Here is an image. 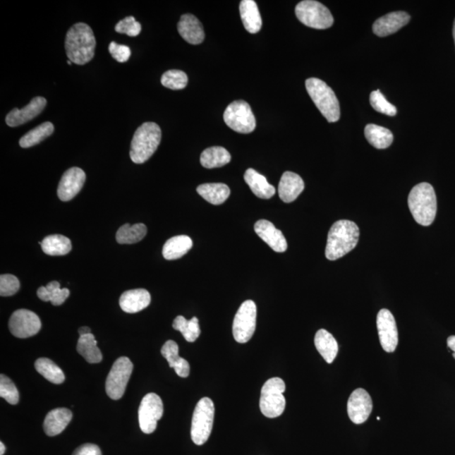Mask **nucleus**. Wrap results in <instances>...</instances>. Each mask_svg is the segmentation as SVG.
I'll list each match as a JSON object with an SVG mask.
<instances>
[{"instance_id": "nucleus-1", "label": "nucleus", "mask_w": 455, "mask_h": 455, "mask_svg": "<svg viewBox=\"0 0 455 455\" xmlns=\"http://www.w3.org/2000/svg\"><path fill=\"white\" fill-rule=\"evenodd\" d=\"M95 35L90 25L76 23L68 30L65 39V49L68 60L78 65H84L92 60L95 56Z\"/></svg>"}, {"instance_id": "nucleus-2", "label": "nucleus", "mask_w": 455, "mask_h": 455, "mask_svg": "<svg viewBox=\"0 0 455 455\" xmlns=\"http://www.w3.org/2000/svg\"><path fill=\"white\" fill-rule=\"evenodd\" d=\"M359 229L350 220H339L328 233L326 257L330 261L344 257L358 245Z\"/></svg>"}, {"instance_id": "nucleus-3", "label": "nucleus", "mask_w": 455, "mask_h": 455, "mask_svg": "<svg viewBox=\"0 0 455 455\" xmlns=\"http://www.w3.org/2000/svg\"><path fill=\"white\" fill-rule=\"evenodd\" d=\"M408 206L415 222L423 226L431 225L437 214V198L432 186L426 182L415 186L409 194Z\"/></svg>"}, {"instance_id": "nucleus-4", "label": "nucleus", "mask_w": 455, "mask_h": 455, "mask_svg": "<svg viewBox=\"0 0 455 455\" xmlns=\"http://www.w3.org/2000/svg\"><path fill=\"white\" fill-rule=\"evenodd\" d=\"M162 129L154 123L142 124L134 133L130 150V158L135 164L149 160L157 150L162 141Z\"/></svg>"}, {"instance_id": "nucleus-5", "label": "nucleus", "mask_w": 455, "mask_h": 455, "mask_svg": "<svg viewBox=\"0 0 455 455\" xmlns=\"http://www.w3.org/2000/svg\"><path fill=\"white\" fill-rule=\"evenodd\" d=\"M305 86L312 101L329 123H336L339 120L341 115L339 102L330 86L316 78L308 79L305 81Z\"/></svg>"}, {"instance_id": "nucleus-6", "label": "nucleus", "mask_w": 455, "mask_h": 455, "mask_svg": "<svg viewBox=\"0 0 455 455\" xmlns=\"http://www.w3.org/2000/svg\"><path fill=\"white\" fill-rule=\"evenodd\" d=\"M215 408L214 402L209 397H203L195 407L190 437L193 443L202 445L209 440L214 426Z\"/></svg>"}, {"instance_id": "nucleus-7", "label": "nucleus", "mask_w": 455, "mask_h": 455, "mask_svg": "<svg viewBox=\"0 0 455 455\" xmlns=\"http://www.w3.org/2000/svg\"><path fill=\"white\" fill-rule=\"evenodd\" d=\"M285 389L284 381L280 378H272L264 384L260 398V409L265 417L276 418L284 413L286 407Z\"/></svg>"}, {"instance_id": "nucleus-8", "label": "nucleus", "mask_w": 455, "mask_h": 455, "mask_svg": "<svg viewBox=\"0 0 455 455\" xmlns=\"http://www.w3.org/2000/svg\"><path fill=\"white\" fill-rule=\"evenodd\" d=\"M296 14L301 23L314 29L330 28L334 23L330 11L324 4L314 0H305L298 3Z\"/></svg>"}, {"instance_id": "nucleus-9", "label": "nucleus", "mask_w": 455, "mask_h": 455, "mask_svg": "<svg viewBox=\"0 0 455 455\" xmlns=\"http://www.w3.org/2000/svg\"><path fill=\"white\" fill-rule=\"evenodd\" d=\"M224 123L237 133H253L257 126L253 110L245 101H236L229 105L224 114Z\"/></svg>"}, {"instance_id": "nucleus-10", "label": "nucleus", "mask_w": 455, "mask_h": 455, "mask_svg": "<svg viewBox=\"0 0 455 455\" xmlns=\"http://www.w3.org/2000/svg\"><path fill=\"white\" fill-rule=\"evenodd\" d=\"M257 305L246 301L238 310L233 322V336L239 344H246L254 335L257 326Z\"/></svg>"}, {"instance_id": "nucleus-11", "label": "nucleus", "mask_w": 455, "mask_h": 455, "mask_svg": "<svg viewBox=\"0 0 455 455\" xmlns=\"http://www.w3.org/2000/svg\"><path fill=\"white\" fill-rule=\"evenodd\" d=\"M133 370V364L127 357H121L114 363L106 382L107 394L112 400L123 396Z\"/></svg>"}, {"instance_id": "nucleus-12", "label": "nucleus", "mask_w": 455, "mask_h": 455, "mask_svg": "<svg viewBox=\"0 0 455 455\" xmlns=\"http://www.w3.org/2000/svg\"><path fill=\"white\" fill-rule=\"evenodd\" d=\"M164 406L162 398L154 393H149L142 398L138 409V421L142 432L150 435L157 427V423L162 419Z\"/></svg>"}, {"instance_id": "nucleus-13", "label": "nucleus", "mask_w": 455, "mask_h": 455, "mask_svg": "<svg viewBox=\"0 0 455 455\" xmlns=\"http://www.w3.org/2000/svg\"><path fill=\"white\" fill-rule=\"evenodd\" d=\"M41 327V320L37 315L28 310L15 311L8 322V328L12 335L18 338H28L37 335Z\"/></svg>"}, {"instance_id": "nucleus-14", "label": "nucleus", "mask_w": 455, "mask_h": 455, "mask_svg": "<svg viewBox=\"0 0 455 455\" xmlns=\"http://www.w3.org/2000/svg\"><path fill=\"white\" fill-rule=\"evenodd\" d=\"M377 328L381 346L385 352L393 353L398 345V330L396 320L391 311L380 310L377 315Z\"/></svg>"}, {"instance_id": "nucleus-15", "label": "nucleus", "mask_w": 455, "mask_h": 455, "mask_svg": "<svg viewBox=\"0 0 455 455\" xmlns=\"http://www.w3.org/2000/svg\"><path fill=\"white\" fill-rule=\"evenodd\" d=\"M372 410V401L370 394L361 388L355 389L348 402V413L351 421L355 424L365 423Z\"/></svg>"}, {"instance_id": "nucleus-16", "label": "nucleus", "mask_w": 455, "mask_h": 455, "mask_svg": "<svg viewBox=\"0 0 455 455\" xmlns=\"http://www.w3.org/2000/svg\"><path fill=\"white\" fill-rule=\"evenodd\" d=\"M85 179V173L80 168L73 167L65 171L58 188V196L60 200L63 202L72 200L83 188Z\"/></svg>"}, {"instance_id": "nucleus-17", "label": "nucleus", "mask_w": 455, "mask_h": 455, "mask_svg": "<svg viewBox=\"0 0 455 455\" xmlns=\"http://www.w3.org/2000/svg\"><path fill=\"white\" fill-rule=\"evenodd\" d=\"M47 106V99L44 97H35L30 101L28 106L23 109H13L6 116V123L11 128L18 127L28 123L29 121L36 118L44 110Z\"/></svg>"}, {"instance_id": "nucleus-18", "label": "nucleus", "mask_w": 455, "mask_h": 455, "mask_svg": "<svg viewBox=\"0 0 455 455\" xmlns=\"http://www.w3.org/2000/svg\"><path fill=\"white\" fill-rule=\"evenodd\" d=\"M255 231L276 253H284L288 249V243L283 233L277 229L270 221L266 219L257 221L255 224Z\"/></svg>"}, {"instance_id": "nucleus-19", "label": "nucleus", "mask_w": 455, "mask_h": 455, "mask_svg": "<svg viewBox=\"0 0 455 455\" xmlns=\"http://www.w3.org/2000/svg\"><path fill=\"white\" fill-rule=\"evenodd\" d=\"M411 16L404 11H396L380 17L372 25V30L377 36L384 37L398 32L409 23Z\"/></svg>"}, {"instance_id": "nucleus-20", "label": "nucleus", "mask_w": 455, "mask_h": 455, "mask_svg": "<svg viewBox=\"0 0 455 455\" xmlns=\"http://www.w3.org/2000/svg\"><path fill=\"white\" fill-rule=\"evenodd\" d=\"M177 28H178V32L181 37L190 44H201L205 40V33L202 25L193 15L182 16Z\"/></svg>"}, {"instance_id": "nucleus-21", "label": "nucleus", "mask_w": 455, "mask_h": 455, "mask_svg": "<svg viewBox=\"0 0 455 455\" xmlns=\"http://www.w3.org/2000/svg\"><path fill=\"white\" fill-rule=\"evenodd\" d=\"M303 189H305V182L296 173L286 171L281 176L279 186L281 200L287 203L296 201Z\"/></svg>"}, {"instance_id": "nucleus-22", "label": "nucleus", "mask_w": 455, "mask_h": 455, "mask_svg": "<svg viewBox=\"0 0 455 455\" xmlns=\"http://www.w3.org/2000/svg\"><path fill=\"white\" fill-rule=\"evenodd\" d=\"M150 294L146 289H138L128 290L121 294L120 307L126 313H138L150 305Z\"/></svg>"}, {"instance_id": "nucleus-23", "label": "nucleus", "mask_w": 455, "mask_h": 455, "mask_svg": "<svg viewBox=\"0 0 455 455\" xmlns=\"http://www.w3.org/2000/svg\"><path fill=\"white\" fill-rule=\"evenodd\" d=\"M73 414L67 408H58L51 411L44 420L43 428L47 436L54 437L60 435L69 423L71 422Z\"/></svg>"}, {"instance_id": "nucleus-24", "label": "nucleus", "mask_w": 455, "mask_h": 455, "mask_svg": "<svg viewBox=\"0 0 455 455\" xmlns=\"http://www.w3.org/2000/svg\"><path fill=\"white\" fill-rule=\"evenodd\" d=\"M240 13L247 32L255 34L261 30L262 20L257 3L253 0H243L240 4Z\"/></svg>"}, {"instance_id": "nucleus-25", "label": "nucleus", "mask_w": 455, "mask_h": 455, "mask_svg": "<svg viewBox=\"0 0 455 455\" xmlns=\"http://www.w3.org/2000/svg\"><path fill=\"white\" fill-rule=\"evenodd\" d=\"M244 178L250 190L259 198L270 199L274 196L276 193L274 186L268 183L266 177L260 174L254 169H248L245 173Z\"/></svg>"}, {"instance_id": "nucleus-26", "label": "nucleus", "mask_w": 455, "mask_h": 455, "mask_svg": "<svg viewBox=\"0 0 455 455\" xmlns=\"http://www.w3.org/2000/svg\"><path fill=\"white\" fill-rule=\"evenodd\" d=\"M315 345L319 353L322 355L324 361L332 363L338 353V344L335 337L324 329H320L315 334Z\"/></svg>"}, {"instance_id": "nucleus-27", "label": "nucleus", "mask_w": 455, "mask_h": 455, "mask_svg": "<svg viewBox=\"0 0 455 455\" xmlns=\"http://www.w3.org/2000/svg\"><path fill=\"white\" fill-rule=\"evenodd\" d=\"M193 243L188 236H178L169 239L163 247V257L168 261L179 259L192 249Z\"/></svg>"}, {"instance_id": "nucleus-28", "label": "nucleus", "mask_w": 455, "mask_h": 455, "mask_svg": "<svg viewBox=\"0 0 455 455\" xmlns=\"http://www.w3.org/2000/svg\"><path fill=\"white\" fill-rule=\"evenodd\" d=\"M197 192L207 202L214 205H222L231 195V189L223 183H207L198 186Z\"/></svg>"}, {"instance_id": "nucleus-29", "label": "nucleus", "mask_w": 455, "mask_h": 455, "mask_svg": "<svg viewBox=\"0 0 455 455\" xmlns=\"http://www.w3.org/2000/svg\"><path fill=\"white\" fill-rule=\"evenodd\" d=\"M367 140L376 149L383 150L391 146L394 137L389 129L375 124H368L364 130Z\"/></svg>"}, {"instance_id": "nucleus-30", "label": "nucleus", "mask_w": 455, "mask_h": 455, "mask_svg": "<svg viewBox=\"0 0 455 455\" xmlns=\"http://www.w3.org/2000/svg\"><path fill=\"white\" fill-rule=\"evenodd\" d=\"M231 155L226 149L220 146L210 147L202 152L200 162L207 169L219 168L231 162Z\"/></svg>"}, {"instance_id": "nucleus-31", "label": "nucleus", "mask_w": 455, "mask_h": 455, "mask_svg": "<svg viewBox=\"0 0 455 455\" xmlns=\"http://www.w3.org/2000/svg\"><path fill=\"white\" fill-rule=\"evenodd\" d=\"M77 351L90 363H98L102 360V352L92 333L80 336Z\"/></svg>"}, {"instance_id": "nucleus-32", "label": "nucleus", "mask_w": 455, "mask_h": 455, "mask_svg": "<svg viewBox=\"0 0 455 455\" xmlns=\"http://www.w3.org/2000/svg\"><path fill=\"white\" fill-rule=\"evenodd\" d=\"M71 294L68 289H61L57 281H51L46 287L39 288L37 296L44 302H51L55 306L63 305Z\"/></svg>"}, {"instance_id": "nucleus-33", "label": "nucleus", "mask_w": 455, "mask_h": 455, "mask_svg": "<svg viewBox=\"0 0 455 455\" xmlns=\"http://www.w3.org/2000/svg\"><path fill=\"white\" fill-rule=\"evenodd\" d=\"M41 245L43 253L49 255H65L72 250L71 240L61 235L47 236Z\"/></svg>"}, {"instance_id": "nucleus-34", "label": "nucleus", "mask_w": 455, "mask_h": 455, "mask_svg": "<svg viewBox=\"0 0 455 455\" xmlns=\"http://www.w3.org/2000/svg\"><path fill=\"white\" fill-rule=\"evenodd\" d=\"M54 132V126L50 121L37 126L20 138V146L21 148L28 149L45 140Z\"/></svg>"}, {"instance_id": "nucleus-35", "label": "nucleus", "mask_w": 455, "mask_h": 455, "mask_svg": "<svg viewBox=\"0 0 455 455\" xmlns=\"http://www.w3.org/2000/svg\"><path fill=\"white\" fill-rule=\"evenodd\" d=\"M147 227L144 224L130 225L128 224L120 227L116 233V239L119 244H135L146 236Z\"/></svg>"}, {"instance_id": "nucleus-36", "label": "nucleus", "mask_w": 455, "mask_h": 455, "mask_svg": "<svg viewBox=\"0 0 455 455\" xmlns=\"http://www.w3.org/2000/svg\"><path fill=\"white\" fill-rule=\"evenodd\" d=\"M37 371L50 382L60 384L64 382L63 372L54 362L49 358H42L37 359L35 363Z\"/></svg>"}, {"instance_id": "nucleus-37", "label": "nucleus", "mask_w": 455, "mask_h": 455, "mask_svg": "<svg viewBox=\"0 0 455 455\" xmlns=\"http://www.w3.org/2000/svg\"><path fill=\"white\" fill-rule=\"evenodd\" d=\"M172 326L175 330L181 332L186 341L188 342H194L201 334L199 320L197 317L188 320L183 316H177Z\"/></svg>"}, {"instance_id": "nucleus-38", "label": "nucleus", "mask_w": 455, "mask_h": 455, "mask_svg": "<svg viewBox=\"0 0 455 455\" xmlns=\"http://www.w3.org/2000/svg\"><path fill=\"white\" fill-rule=\"evenodd\" d=\"M188 83V77L183 71H169L162 77V84L168 89L179 90L186 87Z\"/></svg>"}, {"instance_id": "nucleus-39", "label": "nucleus", "mask_w": 455, "mask_h": 455, "mask_svg": "<svg viewBox=\"0 0 455 455\" xmlns=\"http://www.w3.org/2000/svg\"><path fill=\"white\" fill-rule=\"evenodd\" d=\"M370 104L372 108L380 114L391 116L397 114L396 107L389 103L380 90L372 91L370 95Z\"/></svg>"}, {"instance_id": "nucleus-40", "label": "nucleus", "mask_w": 455, "mask_h": 455, "mask_svg": "<svg viewBox=\"0 0 455 455\" xmlns=\"http://www.w3.org/2000/svg\"><path fill=\"white\" fill-rule=\"evenodd\" d=\"M0 396L11 405L19 402V392L14 383L6 375L0 376Z\"/></svg>"}, {"instance_id": "nucleus-41", "label": "nucleus", "mask_w": 455, "mask_h": 455, "mask_svg": "<svg viewBox=\"0 0 455 455\" xmlns=\"http://www.w3.org/2000/svg\"><path fill=\"white\" fill-rule=\"evenodd\" d=\"M142 27L133 16L126 17L116 25V32L128 35L129 37H137L140 34Z\"/></svg>"}, {"instance_id": "nucleus-42", "label": "nucleus", "mask_w": 455, "mask_h": 455, "mask_svg": "<svg viewBox=\"0 0 455 455\" xmlns=\"http://www.w3.org/2000/svg\"><path fill=\"white\" fill-rule=\"evenodd\" d=\"M20 281L14 275L0 276V296L8 297L14 296L20 289Z\"/></svg>"}, {"instance_id": "nucleus-43", "label": "nucleus", "mask_w": 455, "mask_h": 455, "mask_svg": "<svg viewBox=\"0 0 455 455\" xmlns=\"http://www.w3.org/2000/svg\"><path fill=\"white\" fill-rule=\"evenodd\" d=\"M162 356L166 359L169 366L174 368L181 360L179 356V346L174 341H167L162 348Z\"/></svg>"}, {"instance_id": "nucleus-44", "label": "nucleus", "mask_w": 455, "mask_h": 455, "mask_svg": "<svg viewBox=\"0 0 455 455\" xmlns=\"http://www.w3.org/2000/svg\"><path fill=\"white\" fill-rule=\"evenodd\" d=\"M109 53L115 60L119 63H125L131 56V49L125 45H120L115 42H111L109 45Z\"/></svg>"}, {"instance_id": "nucleus-45", "label": "nucleus", "mask_w": 455, "mask_h": 455, "mask_svg": "<svg viewBox=\"0 0 455 455\" xmlns=\"http://www.w3.org/2000/svg\"><path fill=\"white\" fill-rule=\"evenodd\" d=\"M73 455H102L101 449L93 444H85L75 449Z\"/></svg>"}, {"instance_id": "nucleus-46", "label": "nucleus", "mask_w": 455, "mask_h": 455, "mask_svg": "<svg viewBox=\"0 0 455 455\" xmlns=\"http://www.w3.org/2000/svg\"><path fill=\"white\" fill-rule=\"evenodd\" d=\"M174 370L176 375L181 377V378H188L190 375L189 363L186 359L181 358L180 363L175 366Z\"/></svg>"}, {"instance_id": "nucleus-47", "label": "nucleus", "mask_w": 455, "mask_h": 455, "mask_svg": "<svg viewBox=\"0 0 455 455\" xmlns=\"http://www.w3.org/2000/svg\"><path fill=\"white\" fill-rule=\"evenodd\" d=\"M447 344L449 348L452 351L453 356L455 358V336H451L448 338Z\"/></svg>"}, {"instance_id": "nucleus-48", "label": "nucleus", "mask_w": 455, "mask_h": 455, "mask_svg": "<svg viewBox=\"0 0 455 455\" xmlns=\"http://www.w3.org/2000/svg\"><path fill=\"white\" fill-rule=\"evenodd\" d=\"M80 336L91 334L90 329L87 327H80L79 330Z\"/></svg>"}, {"instance_id": "nucleus-49", "label": "nucleus", "mask_w": 455, "mask_h": 455, "mask_svg": "<svg viewBox=\"0 0 455 455\" xmlns=\"http://www.w3.org/2000/svg\"><path fill=\"white\" fill-rule=\"evenodd\" d=\"M6 453V446L2 443H0V455H4Z\"/></svg>"}, {"instance_id": "nucleus-50", "label": "nucleus", "mask_w": 455, "mask_h": 455, "mask_svg": "<svg viewBox=\"0 0 455 455\" xmlns=\"http://www.w3.org/2000/svg\"><path fill=\"white\" fill-rule=\"evenodd\" d=\"M453 36H454V43H455V20H454V23Z\"/></svg>"}, {"instance_id": "nucleus-51", "label": "nucleus", "mask_w": 455, "mask_h": 455, "mask_svg": "<svg viewBox=\"0 0 455 455\" xmlns=\"http://www.w3.org/2000/svg\"><path fill=\"white\" fill-rule=\"evenodd\" d=\"M72 63H73L71 62V60H68V65H72Z\"/></svg>"}]
</instances>
